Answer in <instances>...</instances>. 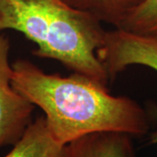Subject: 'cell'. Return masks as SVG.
Listing matches in <instances>:
<instances>
[{
	"label": "cell",
	"instance_id": "1",
	"mask_svg": "<svg viewBox=\"0 0 157 157\" xmlns=\"http://www.w3.org/2000/svg\"><path fill=\"white\" fill-rule=\"evenodd\" d=\"M13 87L45 113L47 127L62 144L99 132L132 137L148 134L151 119L137 101L111 94L107 86L73 73L49 74L26 59L12 64Z\"/></svg>",
	"mask_w": 157,
	"mask_h": 157
},
{
	"label": "cell",
	"instance_id": "2",
	"mask_svg": "<svg viewBox=\"0 0 157 157\" xmlns=\"http://www.w3.org/2000/svg\"><path fill=\"white\" fill-rule=\"evenodd\" d=\"M101 24L62 0H0V33L19 32L37 45L34 56L107 86L108 75L97 57L107 33Z\"/></svg>",
	"mask_w": 157,
	"mask_h": 157
},
{
	"label": "cell",
	"instance_id": "3",
	"mask_svg": "<svg viewBox=\"0 0 157 157\" xmlns=\"http://www.w3.org/2000/svg\"><path fill=\"white\" fill-rule=\"evenodd\" d=\"M97 57L111 81L131 66H142L157 72V34H140L115 28L107 31ZM147 112L152 121L157 120V106Z\"/></svg>",
	"mask_w": 157,
	"mask_h": 157
},
{
	"label": "cell",
	"instance_id": "4",
	"mask_svg": "<svg viewBox=\"0 0 157 157\" xmlns=\"http://www.w3.org/2000/svg\"><path fill=\"white\" fill-rule=\"evenodd\" d=\"M10 41L0 33V148L14 145L33 122L35 106L11 84L12 65L9 62Z\"/></svg>",
	"mask_w": 157,
	"mask_h": 157
},
{
	"label": "cell",
	"instance_id": "5",
	"mask_svg": "<svg viewBox=\"0 0 157 157\" xmlns=\"http://www.w3.org/2000/svg\"><path fill=\"white\" fill-rule=\"evenodd\" d=\"M68 157H137L132 136L119 132L86 135L67 145Z\"/></svg>",
	"mask_w": 157,
	"mask_h": 157
},
{
	"label": "cell",
	"instance_id": "6",
	"mask_svg": "<svg viewBox=\"0 0 157 157\" xmlns=\"http://www.w3.org/2000/svg\"><path fill=\"white\" fill-rule=\"evenodd\" d=\"M5 157H68V147L53 137L45 116H40L29 125Z\"/></svg>",
	"mask_w": 157,
	"mask_h": 157
},
{
	"label": "cell",
	"instance_id": "7",
	"mask_svg": "<svg viewBox=\"0 0 157 157\" xmlns=\"http://www.w3.org/2000/svg\"><path fill=\"white\" fill-rule=\"evenodd\" d=\"M69 6L119 29L146 0H62Z\"/></svg>",
	"mask_w": 157,
	"mask_h": 157
},
{
	"label": "cell",
	"instance_id": "8",
	"mask_svg": "<svg viewBox=\"0 0 157 157\" xmlns=\"http://www.w3.org/2000/svg\"><path fill=\"white\" fill-rule=\"evenodd\" d=\"M119 29L140 34H157V0H146Z\"/></svg>",
	"mask_w": 157,
	"mask_h": 157
},
{
	"label": "cell",
	"instance_id": "9",
	"mask_svg": "<svg viewBox=\"0 0 157 157\" xmlns=\"http://www.w3.org/2000/svg\"><path fill=\"white\" fill-rule=\"evenodd\" d=\"M148 139H149L150 144H156L157 145V129L149 134Z\"/></svg>",
	"mask_w": 157,
	"mask_h": 157
}]
</instances>
